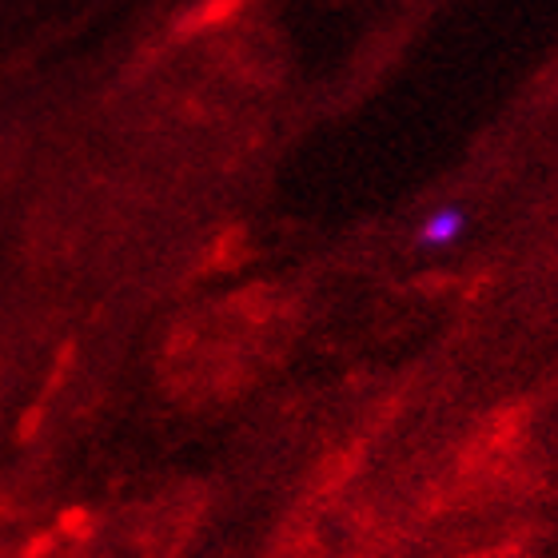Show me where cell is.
Here are the masks:
<instances>
[{
  "instance_id": "1",
  "label": "cell",
  "mask_w": 558,
  "mask_h": 558,
  "mask_svg": "<svg viewBox=\"0 0 558 558\" xmlns=\"http://www.w3.org/2000/svg\"><path fill=\"white\" fill-rule=\"evenodd\" d=\"M223 57H228L232 76H240L244 84H259L264 88V84H276L283 76V45L264 24H240V28H232Z\"/></svg>"
},
{
  "instance_id": "2",
  "label": "cell",
  "mask_w": 558,
  "mask_h": 558,
  "mask_svg": "<svg viewBox=\"0 0 558 558\" xmlns=\"http://www.w3.org/2000/svg\"><path fill=\"white\" fill-rule=\"evenodd\" d=\"M240 4H244V0H199L196 9L180 21V33L184 36L208 33V28H216V24L232 21L235 12H240Z\"/></svg>"
},
{
  "instance_id": "3",
  "label": "cell",
  "mask_w": 558,
  "mask_h": 558,
  "mask_svg": "<svg viewBox=\"0 0 558 558\" xmlns=\"http://www.w3.org/2000/svg\"><path fill=\"white\" fill-rule=\"evenodd\" d=\"M459 228H463L459 211H439V216H430V220L423 223L418 240H423V244H451L454 235H459Z\"/></svg>"
}]
</instances>
